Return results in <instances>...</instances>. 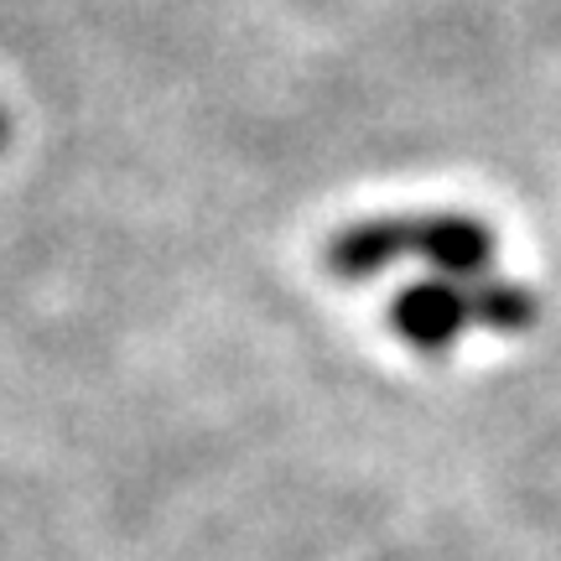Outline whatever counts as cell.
Listing matches in <instances>:
<instances>
[{"label":"cell","instance_id":"6da1fadb","mask_svg":"<svg viewBox=\"0 0 561 561\" xmlns=\"http://www.w3.org/2000/svg\"><path fill=\"white\" fill-rule=\"evenodd\" d=\"M401 255H421L442 280L468 286L494 265V229L473 214H401Z\"/></svg>","mask_w":561,"mask_h":561},{"label":"cell","instance_id":"7a4b0ae2","mask_svg":"<svg viewBox=\"0 0 561 561\" xmlns=\"http://www.w3.org/2000/svg\"><path fill=\"white\" fill-rule=\"evenodd\" d=\"M468 291H462V280H416V286H405L401 297L390 301V328L401 333L411 348L421 354H447L458 333L468 328Z\"/></svg>","mask_w":561,"mask_h":561},{"label":"cell","instance_id":"3957f363","mask_svg":"<svg viewBox=\"0 0 561 561\" xmlns=\"http://www.w3.org/2000/svg\"><path fill=\"white\" fill-rule=\"evenodd\" d=\"M322 261L339 280H369L390 271V265L401 261V219H359L339 229L328 250H322Z\"/></svg>","mask_w":561,"mask_h":561},{"label":"cell","instance_id":"277c9868","mask_svg":"<svg viewBox=\"0 0 561 561\" xmlns=\"http://www.w3.org/2000/svg\"><path fill=\"white\" fill-rule=\"evenodd\" d=\"M462 291H468V318L483 322V328H494V333H520V328H530V318H536L530 291H520L515 280L483 276V280H468Z\"/></svg>","mask_w":561,"mask_h":561},{"label":"cell","instance_id":"5b68a950","mask_svg":"<svg viewBox=\"0 0 561 561\" xmlns=\"http://www.w3.org/2000/svg\"><path fill=\"white\" fill-rule=\"evenodd\" d=\"M5 136H11V125H5V115H0V146H5Z\"/></svg>","mask_w":561,"mask_h":561}]
</instances>
